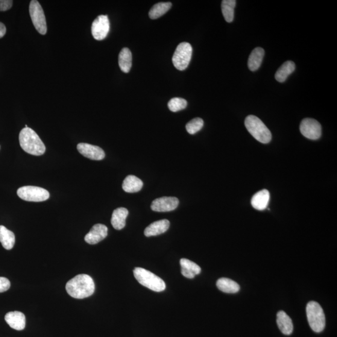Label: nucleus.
<instances>
[{
	"label": "nucleus",
	"mask_w": 337,
	"mask_h": 337,
	"mask_svg": "<svg viewBox=\"0 0 337 337\" xmlns=\"http://www.w3.org/2000/svg\"><path fill=\"white\" fill-rule=\"evenodd\" d=\"M66 290L71 297L77 299H83L94 294L95 290V282L90 275L80 274L67 282Z\"/></svg>",
	"instance_id": "obj_1"
},
{
	"label": "nucleus",
	"mask_w": 337,
	"mask_h": 337,
	"mask_svg": "<svg viewBox=\"0 0 337 337\" xmlns=\"http://www.w3.org/2000/svg\"><path fill=\"white\" fill-rule=\"evenodd\" d=\"M20 145L27 153L33 156H42L46 151L45 145L34 130L25 128L19 135Z\"/></svg>",
	"instance_id": "obj_2"
},
{
	"label": "nucleus",
	"mask_w": 337,
	"mask_h": 337,
	"mask_svg": "<svg viewBox=\"0 0 337 337\" xmlns=\"http://www.w3.org/2000/svg\"><path fill=\"white\" fill-rule=\"evenodd\" d=\"M245 126L255 139L263 144L271 142L272 134L264 123L257 116H248L245 120Z\"/></svg>",
	"instance_id": "obj_3"
},
{
	"label": "nucleus",
	"mask_w": 337,
	"mask_h": 337,
	"mask_svg": "<svg viewBox=\"0 0 337 337\" xmlns=\"http://www.w3.org/2000/svg\"><path fill=\"white\" fill-rule=\"evenodd\" d=\"M133 273L140 284L151 291L160 292L166 289V283L164 280L146 269L136 268L134 269Z\"/></svg>",
	"instance_id": "obj_4"
},
{
	"label": "nucleus",
	"mask_w": 337,
	"mask_h": 337,
	"mask_svg": "<svg viewBox=\"0 0 337 337\" xmlns=\"http://www.w3.org/2000/svg\"><path fill=\"white\" fill-rule=\"evenodd\" d=\"M308 322L311 329L316 333H320L325 327V316L321 305L312 301L306 307Z\"/></svg>",
	"instance_id": "obj_5"
},
{
	"label": "nucleus",
	"mask_w": 337,
	"mask_h": 337,
	"mask_svg": "<svg viewBox=\"0 0 337 337\" xmlns=\"http://www.w3.org/2000/svg\"><path fill=\"white\" fill-rule=\"evenodd\" d=\"M192 54V48L189 43L180 44L172 57V63L175 68L183 71L189 66Z\"/></svg>",
	"instance_id": "obj_6"
},
{
	"label": "nucleus",
	"mask_w": 337,
	"mask_h": 337,
	"mask_svg": "<svg viewBox=\"0 0 337 337\" xmlns=\"http://www.w3.org/2000/svg\"><path fill=\"white\" fill-rule=\"evenodd\" d=\"M17 194L23 200L29 202H43L48 200V190L36 186H23L17 190Z\"/></svg>",
	"instance_id": "obj_7"
},
{
	"label": "nucleus",
	"mask_w": 337,
	"mask_h": 337,
	"mask_svg": "<svg viewBox=\"0 0 337 337\" xmlns=\"http://www.w3.org/2000/svg\"><path fill=\"white\" fill-rule=\"evenodd\" d=\"M32 22L38 33L45 34L47 32L46 17L42 6L36 0H32L29 7Z\"/></svg>",
	"instance_id": "obj_8"
},
{
	"label": "nucleus",
	"mask_w": 337,
	"mask_h": 337,
	"mask_svg": "<svg viewBox=\"0 0 337 337\" xmlns=\"http://www.w3.org/2000/svg\"><path fill=\"white\" fill-rule=\"evenodd\" d=\"M301 134L307 138L317 140L322 135V127L320 123L316 120L306 118L303 120L300 126Z\"/></svg>",
	"instance_id": "obj_9"
},
{
	"label": "nucleus",
	"mask_w": 337,
	"mask_h": 337,
	"mask_svg": "<svg viewBox=\"0 0 337 337\" xmlns=\"http://www.w3.org/2000/svg\"><path fill=\"white\" fill-rule=\"evenodd\" d=\"M110 23L107 15H100L93 22L92 32L95 40L101 41L105 39L109 33Z\"/></svg>",
	"instance_id": "obj_10"
},
{
	"label": "nucleus",
	"mask_w": 337,
	"mask_h": 337,
	"mask_svg": "<svg viewBox=\"0 0 337 337\" xmlns=\"http://www.w3.org/2000/svg\"><path fill=\"white\" fill-rule=\"evenodd\" d=\"M179 202L178 199L175 197H163L152 201L151 207L155 212H170L176 209Z\"/></svg>",
	"instance_id": "obj_11"
},
{
	"label": "nucleus",
	"mask_w": 337,
	"mask_h": 337,
	"mask_svg": "<svg viewBox=\"0 0 337 337\" xmlns=\"http://www.w3.org/2000/svg\"><path fill=\"white\" fill-rule=\"evenodd\" d=\"M77 149L81 154L90 159L100 161L105 157L104 151L97 146L80 143L77 146Z\"/></svg>",
	"instance_id": "obj_12"
},
{
	"label": "nucleus",
	"mask_w": 337,
	"mask_h": 337,
	"mask_svg": "<svg viewBox=\"0 0 337 337\" xmlns=\"http://www.w3.org/2000/svg\"><path fill=\"white\" fill-rule=\"evenodd\" d=\"M108 227L105 225L97 224L92 228V229L84 237L85 241L87 244L95 245L104 240L108 236Z\"/></svg>",
	"instance_id": "obj_13"
},
{
	"label": "nucleus",
	"mask_w": 337,
	"mask_h": 337,
	"mask_svg": "<svg viewBox=\"0 0 337 337\" xmlns=\"http://www.w3.org/2000/svg\"><path fill=\"white\" fill-rule=\"evenodd\" d=\"M6 322L13 329L22 330L26 326L25 315L22 312L14 311L8 312L5 316Z\"/></svg>",
	"instance_id": "obj_14"
},
{
	"label": "nucleus",
	"mask_w": 337,
	"mask_h": 337,
	"mask_svg": "<svg viewBox=\"0 0 337 337\" xmlns=\"http://www.w3.org/2000/svg\"><path fill=\"white\" fill-rule=\"evenodd\" d=\"M170 222L168 220L163 219L151 224L146 228L145 235L146 237L156 236L166 232L169 229Z\"/></svg>",
	"instance_id": "obj_15"
},
{
	"label": "nucleus",
	"mask_w": 337,
	"mask_h": 337,
	"mask_svg": "<svg viewBox=\"0 0 337 337\" xmlns=\"http://www.w3.org/2000/svg\"><path fill=\"white\" fill-rule=\"evenodd\" d=\"M181 273L184 277L187 278H194L196 275L201 273V269L194 262L187 259H181L180 260Z\"/></svg>",
	"instance_id": "obj_16"
},
{
	"label": "nucleus",
	"mask_w": 337,
	"mask_h": 337,
	"mask_svg": "<svg viewBox=\"0 0 337 337\" xmlns=\"http://www.w3.org/2000/svg\"><path fill=\"white\" fill-rule=\"evenodd\" d=\"M129 215L127 209L125 207L117 208L114 210L111 218V224L116 230H121L125 227L126 219Z\"/></svg>",
	"instance_id": "obj_17"
},
{
	"label": "nucleus",
	"mask_w": 337,
	"mask_h": 337,
	"mask_svg": "<svg viewBox=\"0 0 337 337\" xmlns=\"http://www.w3.org/2000/svg\"><path fill=\"white\" fill-rule=\"evenodd\" d=\"M269 201L270 193L268 190L263 189L254 194L251 204L255 209L263 210L268 207Z\"/></svg>",
	"instance_id": "obj_18"
},
{
	"label": "nucleus",
	"mask_w": 337,
	"mask_h": 337,
	"mask_svg": "<svg viewBox=\"0 0 337 337\" xmlns=\"http://www.w3.org/2000/svg\"><path fill=\"white\" fill-rule=\"evenodd\" d=\"M277 324L281 332L285 335H291L294 330L291 318L285 312L280 311L277 313Z\"/></svg>",
	"instance_id": "obj_19"
},
{
	"label": "nucleus",
	"mask_w": 337,
	"mask_h": 337,
	"mask_svg": "<svg viewBox=\"0 0 337 337\" xmlns=\"http://www.w3.org/2000/svg\"><path fill=\"white\" fill-rule=\"evenodd\" d=\"M264 55V50L260 47H257L252 51L248 60V67L251 71L256 72L259 68L262 63Z\"/></svg>",
	"instance_id": "obj_20"
},
{
	"label": "nucleus",
	"mask_w": 337,
	"mask_h": 337,
	"mask_svg": "<svg viewBox=\"0 0 337 337\" xmlns=\"http://www.w3.org/2000/svg\"><path fill=\"white\" fill-rule=\"evenodd\" d=\"M143 183L139 178L133 175H128L122 183V189L128 193H136L141 190Z\"/></svg>",
	"instance_id": "obj_21"
},
{
	"label": "nucleus",
	"mask_w": 337,
	"mask_h": 337,
	"mask_svg": "<svg viewBox=\"0 0 337 337\" xmlns=\"http://www.w3.org/2000/svg\"><path fill=\"white\" fill-rule=\"evenodd\" d=\"M217 287L220 291L227 294H236L240 290V286L235 281L227 278H221L217 281Z\"/></svg>",
	"instance_id": "obj_22"
},
{
	"label": "nucleus",
	"mask_w": 337,
	"mask_h": 337,
	"mask_svg": "<svg viewBox=\"0 0 337 337\" xmlns=\"http://www.w3.org/2000/svg\"><path fill=\"white\" fill-rule=\"evenodd\" d=\"M0 242L7 250H11L15 243V236L13 232L4 225H0Z\"/></svg>",
	"instance_id": "obj_23"
},
{
	"label": "nucleus",
	"mask_w": 337,
	"mask_h": 337,
	"mask_svg": "<svg viewBox=\"0 0 337 337\" xmlns=\"http://www.w3.org/2000/svg\"><path fill=\"white\" fill-rule=\"evenodd\" d=\"M295 64L293 61H287L277 70L275 73V78L280 83L285 81L289 75L295 71Z\"/></svg>",
	"instance_id": "obj_24"
},
{
	"label": "nucleus",
	"mask_w": 337,
	"mask_h": 337,
	"mask_svg": "<svg viewBox=\"0 0 337 337\" xmlns=\"http://www.w3.org/2000/svg\"><path fill=\"white\" fill-rule=\"evenodd\" d=\"M119 66L122 72H130L132 66V54L130 49L124 48L121 49L118 58Z\"/></svg>",
	"instance_id": "obj_25"
},
{
	"label": "nucleus",
	"mask_w": 337,
	"mask_h": 337,
	"mask_svg": "<svg viewBox=\"0 0 337 337\" xmlns=\"http://www.w3.org/2000/svg\"><path fill=\"white\" fill-rule=\"evenodd\" d=\"M172 4L170 2H161L153 6L149 11V16L152 20L159 19L171 9Z\"/></svg>",
	"instance_id": "obj_26"
},
{
	"label": "nucleus",
	"mask_w": 337,
	"mask_h": 337,
	"mask_svg": "<svg viewBox=\"0 0 337 337\" xmlns=\"http://www.w3.org/2000/svg\"><path fill=\"white\" fill-rule=\"evenodd\" d=\"M236 5V0H223L222 2V14H223L225 21L228 23H231L234 20V8H235Z\"/></svg>",
	"instance_id": "obj_27"
},
{
	"label": "nucleus",
	"mask_w": 337,
	"mask_h": 337,
	"mask_svg": "<svg viewBox=\"0 0 337 337\" xmlns=\"http://www.w3.org/2000/svg\"><path fill=\"white\" fill-rule=\"evenodd\" d=\"M187 105L186 99L181 98H174L168 102V108L172 112H178L185 109Z\"/></svg>",
	"instance_id": "obj_28"
},
{
	"label": "nucleus",
	"mask_w": 337,
	"mask_h": 337,
	"mask_svg": "<svg viewBox=\"0 0 337 337\" xmlns=\"http://www.w3.org/2000/svg\"><path fill=\"white\" fill-rule=\"evenodd\" d=\"M204 127V121L200 118H196L191 120L186 125V130L190 134H194L201 130Z\"/></svg>",
	"instance_id": "obj_29"
},
{
	"label": "nucleus",
	"mask_w": 337,
	"mask_h": 337,
	"mask_svg": "<svg viewBox=\"0 0 337 337\" xmlns=\"http://www.w3.org/2000/svg\"><path fill=\"white\" fill-rule=\"evenodd\" d=\"M10 280L5 277H0V293L7 291L10 288Z\"/></svg>",
	"instance_id": "obj_30"
},
{
	"label": "nucleus",
	"mask_w": 337,
	"mask_h": 337,
	"mask_svg": "<svg viewBox=\"0 0 337 337\" xmlns=\"http://www.w3.org/2000/svg\"><path fill=\"white\" fill-rule=\"evenodd\" d=\"M13 1L11 0H0V11H5L12 7Z\"/></svg>",
	"instance_id": "obj_31"
},
{
	"label": "nucleus",
	"mask_w": 337,
	"mask_h": 337,
	"mask_svg": "<svg viewBox=\"0 0 337 337\" xmlns=\"http://www.w3.org/2000/svg\"><path fill=\"white\" fill-rule=\"evenodd\" d=\"M7 32V28L4 23L0 22V38L4 37Z\"/></svg>",
	"instance_id": "obj_32"
}]
</instances>
